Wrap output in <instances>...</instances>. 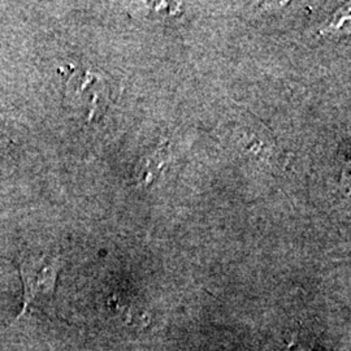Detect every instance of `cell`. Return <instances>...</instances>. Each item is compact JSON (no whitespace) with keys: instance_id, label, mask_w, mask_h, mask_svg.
Segmentation results:
<instances>
[{"instance_id":"6da1fadb","label":"cell","mask_w":351,"mask_h":351,"mask_svg":"<svg viewBox=\"0 0 351 351\" xmlns=\"http://www.w3.org/2000/svg\"><path fill=\"white\" fill-rule=\"evenodd\" d=\"M63 268L60 255L43 252L20 259L19 271L24 285V301L16 322L27 314L52 315L56 284Z\"/></svg>"}]
</instances>
